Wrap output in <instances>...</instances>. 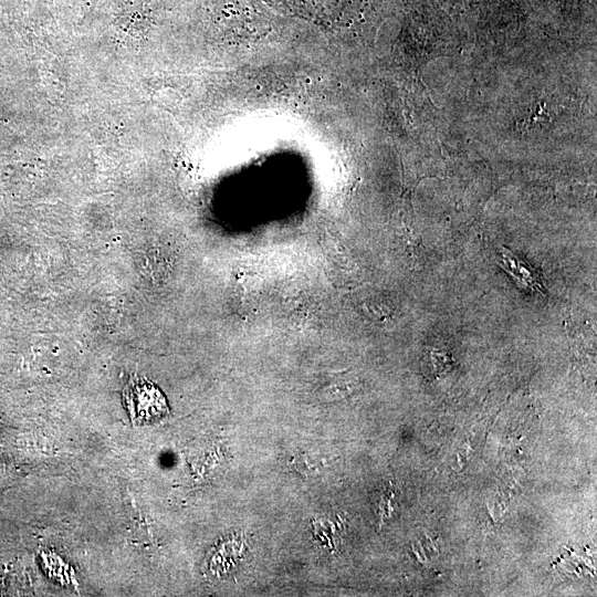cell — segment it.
<instances>
[{"label":"cell","instance_id":"6da1fadb","mask_svg":"<svg viewBox=\"0 0 597 597\" xmlns=\"http://www.w3.org/2000/svg\"><path fill=\"white\" fill-rule=\"evenodd\" d=\"M124 401L130 418L137 423L153 422L168 409L164 395L150 381L132 379L124 390Z\"/></svg>","mask_w":597,"mask_h":597},{"label":"cell","instance_id":"7a4b0ae2","mask_svg":"<svg viewBox=\"0 0 597 597\" xmlns=\"http://www.w3.org/2000/svg\"><path fill=\"white\" fill-rule=\"evenodd\" d=\"M496 260L498 264L507 272L521 287L540 294L545 293L537 270L528 262L524 261L506 248L501 249Z\"/></svg>","mask_w":597,"mask_h":597}]
</instances>
